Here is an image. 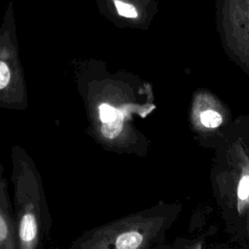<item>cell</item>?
Segmentation results:
<instances>
[{
    "label": "cell",
    "instance_id": "obj_1",
    "mask_svg": "<svg viewBox=\"0 0 249 249\" xmlns=\"http://www.w3.org/2000/svg\"><path fill=\"white\" fill-rule=\"evenodd\" d=\"M215 8L225 48L249 65V0H216Z\"/></svg>",
    "mask_w": 249,
    "mask_h": 249
},
{
    "label": "cell",
    "instance_id": "obj_2",
    "mask_svg": "<svg viewBox=\"0 0 249 249\" xmlns=\"http://www.w3.org/2000/svg\"><path fill=\"white\" fill-rule=\"evenodd\" d=\"M142 242V236L136 231L124 232L116 240V247L119 249H134Z\"/></svg>",
    "mask_w": 249,
    "mask_h": 249
},
{
    "label": "cell",
    "instance_id": "obj_3",
    "mask_svg": "<svg viewBox=\"0 0 249 249\" xmlns=\"http://www.w3.org/2000/svg\"><path fill=\"white\" fill-rule=\"evenodd\" d=\"M123 115L120 111H118V114L116 118L110 122L103 123L101 126V132L102 134L109 139L115 138L123 129Z\"/></svg>",
    "mask_w": 249,
    "mask_h": 249
},
{
    "label": "cell",
    "instance_id": "obj_4",
    "mask_svg": "<svg viewBox=\"0 0 249 249\" xmlns=\"http://www.w3.org/2000/svg\"><path fill=\"white\" fill-rule=\"evenodd\" d=\"M20 238L23 241H30L36 235V223L34 216L31 214H25L21 220L20 231H19Z\"/></svg>",
    "mask_w": 249,
    "mask_h": 249
},
{
    "label": "cell",
    "instance_id": "obj_5",
    "mask_svg": "<svg viewBox=\"0 0 249 249\" xmlns=\"http://www.w3.org/2000/svg\"><path fill=\"white\" fill-rule=\"evenodd\" d=\"M114 6L121 17L126 18H137L139 17V12L137 7L129 2L123 0H113Z\"/></svg>",
    "mask_w": 249,
    "mask_h": 249
},
{
    "label": "cell",
    "instance_id": "obj_6",
    "mask_svg": "<svg viewBox=\"0 0 249 249\" xmlns=\"http://www.w3.org/2000/svg\"><path fill=\"white\" fill-rule=\"evenodd\" d=\"M200 122L205 127H217L222 124V116L215 110L207 109L200 113Z\"/></svg>",
    "mask_w": 249,
    "mask_h": 249
},
{
    "label": "cell",
    "instance_id": "obj_7",
    "mask_svg": "<svg viewBox=\"0 0 249 249\" xmlns=\"http://www.w3.org/2000/svg\"><path fill=\"white\" fill-rule=\"evenodd\" d=\"M117 114H118V110L109 104L103 103L99 106V117L103 123L114 120Z\"/></svg>",
    "mask_w": 249,
    "mask_h": 249
},
{
    "label": "cell",
    "instance_id": "obj_8",
    "mask_svg": "<svg viewBox=\"0 0 249 249\" xmlns=\"http://www.w3.org/2000/svg\"><path fill=\"white\" fill-rule=\"evenodd\" d=\"M237 196L239 200H246L249 197V173H245L241 177L238 183Z\"/></svg>",
    "mask_w": 249,
    "mask_h": 249
},
{
    "label": "cell",
    "instance_id": "obj_9",
    "mask_svg": "<svg viewBox=\"0 0 249 249\" xmlns=\"http://www.w3.org/2000/svg\"><path fill=\"white\" fill-rule=\"evenodd\" d=\"M10 81V70L7 64L0 61V89H4Z\"/></svg>",
    "mask_w": 249,
    "mask_h": 249
},
{
    "label": "cell",
    "instance_id": "obj_10",
    "mask_svg": "<svg viewBox=\"0 0 249 249\" xmlns=\"http://www.w3.org/2000/svg\"><path fill=\"white\" fill-rule=\"evenodd\" d=\"M7 235V226L2 218V216L0 215V240L5 238Z\"/></svg>",
    "mask_w": 249,
    "mask_h": 249
}]
</instances>
